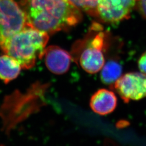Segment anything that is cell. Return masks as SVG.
I'll list each match as a JSON object with an SVG mask.
<instances>
[{
	"instance_id": "3",
	"label": "cell",
	"mask_w": 146,
	"mask_h": 146,
	"mask_svg": "<svg viewBox=\"0 0 146 146\" xmlns=\"http://www.w3.org/2000/svg\"><path fill=\"white\" fill-rule=\"evenodd\" d=\"M110 35L94 23L86 37L74 44L70 52L72 60L87 73L99 72L105 63L104 52L109 47Z\"/></svg>"
},
{
	"instance_id": "6",
	"label": "cell",
	"mask_w": 146,
	"mask_h": 146,
	"mask_svg": "<svg viewBox=\"0 0 146 146\" xmlns=\"http://www.w3.org/2000/svg\"><path fill=\"white\" fill-rule=\"evenodd\" d=\"M136 0H98L96 16L103 23L114 24L128 19Z\"/></svg>"
},
{
	"instance_id": "2",
	"label": "cell",
	"mask_w": 146,
	"mask_h": 146,
	"mask_svg": "<svg viewBox=\"0 0 146 146\" xmlns=\"http://www.w3.org/2000/svg\"><path fill=\"white\" fill-rule=\"evenodd\" d=\"M48 40L47 33L28 26L6 40L0 49L15 58L22 68L29 69L43 58Z\"/></svg>"
},
{
	"instance_id": "14",
	"label": "cell",
	"mask_w": 146,
	"mask_h": 146,
	"mask_svg": "<svg viewBox=\"0 0 146 146\" xmlns=\"http://www.w3.org/2000/svg\"><path fill=\"white\" fill-rule=\"evenodd\" d=\"M136 1H139V0H136Z\"/></svg>"
},
{
	"instance_id": "1",
	"label": "cell",
	"mask_w": 146,
	"mask_h": 146,
	"mask_svg": "<svg viewBox=\"0 0 146 146\" xmlns=\"http://www.w3.org/2000/svg\"><path fill=\"white\" fill-rule=\"evenodd\" d=\"M29 26L48 35L67 31L81 21L79 9L68 0H20Z\"/></svg>"
},
{
	"instance_id": "8",
	"label": "cell",
	"mask_w": 146,
	"mask_h": 146,
	"mask_svg": "<svg viewBox=\"0 0 146 146\" xmlns=\"http://www.w3.org/2000/svg\"><path fill=\"white\" fill-rule=\"evenodd\" d=\"M117 102V98L113 91L107 89H100L91 97L90 106L95 113L106 115L115 110Z\"/></svg>"
},
{
	"instance_id": "7",
	"label": "cell",
	"mask_w": 146,
	"mask_h": 146,
	"mask_svg": "<svg viewBox=\"0 0 146 146\" xmlns=\"http://www.w3.org/2000/svg\"><path fill=\"white\" fill-rule=\"evenodd\" d=\"M43 58L47 68L52 73L58 75L67 72L72 61L70 53L56 46L46 48Z\"/></svg>"
},
{
	"instance_id": "4",
	"label": "cell",
	"mask_w": 146,
	"mask_h": 146,
	"mask_svg": "<svg viewBox=\"0 0 146 146\" xmlns=\"http://www.w3.org/2000/svg\"><path fill=\"white\" fill-rule=\"evenodd\" d=\"M27 26L26 17L19 3L15 0H0V46Z\"/></svg>"
},
{
	"instance_id": "12",
	"label": "cell",
	"mask_w": 146,
	"mask_h": 146,
	"mask_svg": "<svg viewBox=\"0 0 146 146\" xmlns=\"http://www.w3.org/2000/svg\"><path fill=\"white\" fill-rule=\"evenodd\" d=\"M137 64L141 73L146 74V51L141 55L138 60Z\"/></svg>"
},
{
	"instance_id": "5",
	"label": "cell",
	"mask_w": 146,
	"mask_h": 146,
	"mask_svg": "<svg viewBox=\"0 0 146 146\" xmlns=\"http://www.w3.org/2000/svg\"><path fill=\"white\" fill-rule=\"evenodd\" d=\"M125 103L146 98V74L139 72L126 73L113 85Z\"/></svg>"
},
{
	"instance_id": "9",
	"label": "cell",
	"mask_w": 146,
	"mask_h": 146,
	"mask_svg": "<svg viewBox=\"0 0 146 146\" xmlns=\"http://www.w3.org/2000/svg\"><path fill=\"white\" fill-rule=\"evenodd\" d=\"M20 64L15 58L5 54L0 56V80L8 84L20 74Z\"/></svg>"
},
{
	"instance_id": "11",
	"label": "cell",
	"mask_w": 146,
	"mask_h": 146,
	"mask_svg": "<svg viewBox=\"0 0 146 146\" xmlns=\"http://www.w3.org/2000/svg\"><path fill=\"white\" fill-rule=\"evenodd\" d=\"M81 11L95 17L98 0H68Z\"/></svg>"
},
{
	"instance_id": "13",
	"label": "cell",
	"mask_w": 146,
	"mask_h": 146,
	"mask_svg": "<svg viewBox=\"0 0 146 146\" xmlns=\"http://www.w3.org/2000/svg\"><path fill=\"white\" fill-rule=\"evenodd\" d=\"M138 8L142 16L146 19V0H139Z\"/></svg>"
},
{
	"instance_id": "10",
	"label": "cell",
	"mask_w": 146,
	"mask_h": 146,
	"mask_svg": "<svg viewBox=\"0 0 146 146\" xmlns=\"http://www.w3.org/2000/svg\"><path fill=\"white\" fill-rule=\"evenodd\" d=\"M101 79L104 84L113 86L122 76V67L115 60H110L101 70Z\"/></svg>"
}]
</instances>
